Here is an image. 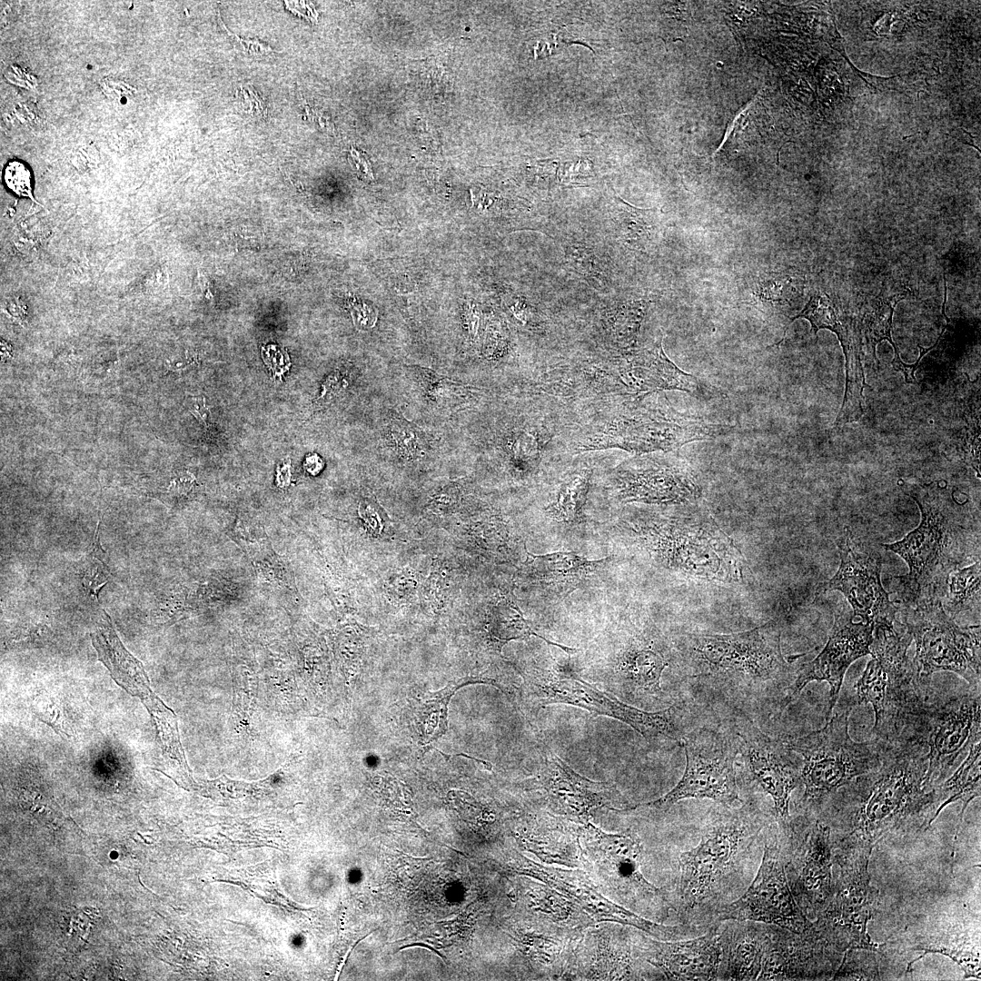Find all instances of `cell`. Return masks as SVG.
I'll return each instance as SVG.
<instances>
[{
	"instance_id": "cell-35",
	"label": "cell",
	"mask_w": 981,
	"mask_h": 981,
	"mask_svg": "<svg viewBox=\"0 0 981 981\" xmlns=\"http://www.w3.org/2000/svg\"><path fill=\"white\" fill-rule=\"evenodd\" d=\"M654 209H639L617 200L613 212L619 235L632 248H643L655 233Z\"/></svg>"
},
{
	"instance_id": "cell-42",
	"label": "cell",
	"mask_w": 981,
	"mask_h": 981,
	"mask_svg": "<svg viewBox=\"0 0 981 981\" xmlns=\"http://www.w3.org/2000/svg\"><path fill=\"white\" fill-rule=\"evenodd\" d=\"M48 631L49 629L45 623L25 624L11 632L9 638L5 641V647L25 648L34 642L41 641L48 635Z\"/></svg>"
},
{
	"instance_id": "cell-26",
	"label": "cell",
	"mask_w": 981,
	"mask_h": 981,
	"mask_svg": "<svg viewBox=\"0 0 981 981\" xmlns=\"http://www.w3.org/2000/svg\"><path fill=\"white\" fill-rule=\"evenodd\" d=\"M587 831L594 839L598 858L612 879L627 884L648 894H656L658 889L649 883L640 871L641 850L639 840L629 833L607 834L595 828L590 822Z\"/></svg>"
},
{
	"instance_id": "cell-43",
	"label": "cell",
	"mask_w": 981,
	"mask_h": 981,
	"mask_svg": "<svg viewBox=\"0 0 981 981\" xmlns=\"http://www.w3.org/2000/svg\"><path fill=\"white\" fill-rule=\"evenodd\" d=\"M236 98L244 114L259 118L267 115L265 102L253 85H241L236 91Z\"/></svg>"
},
{
	"instance_id": "cell-2",
	"label": "cell",
	"mask_w": 981,
	"mask_h": 981,
	"mask_svg": "<svg viewBox=\"0 0 981 981\" xmlns=\"http://www.w3.org/2000/svg\"><path fill=\"white\" fill-rule=\"evenodd\" d=\"M939 486L910 488L908 495L921 511L917 528L902 540L882 547L899 555L908 573L896 576L897 594L904 608L940 600L948 574L980 559V527L959 510Z\"/></svg>"
},
{
	"instance_id": "cell-29",
	"label": "cell",
	"mask_w": 981,
	"mask_h": 981,
	"mask_svg": "<svg viewBox=\"0 0 981 981\" xmlns=\"http://www.w3.org/2000/svg\"><path fill=\"white\" fill-rule=\"evenodd\" d=\"M980 740L974 743L967 755L956 770L933 790L935 818L938 817L942 809L947 805L956 801L962 802L959 822L956 827V835L963 822V816L967 805L974 798L980 797Z\"/></svg>"
},
{
	"instance_id": "cell-19",
	"label": "cell",
	"mask_w": 981,
	"mask_h": 981,
	"mask_svg": "<svg viewBox=\"0 0 981 981\" xmlns=\"http://www.w3.org/2000/svg\"><path fill=\"white\" fill-rule=\"evenodd\" d=\"M737 742L752 778L771 797L778 826L787 828L791 821L790 795L800 785L798 756L784 740L770 738L749 720L740 724Z\"/></svg>"
},
{
	"instance_id": "cell-46",
	"label": "cell",
	"mask_w": 981,
	"mask_h": 981,
	"mask_svg": "<svg viewBox=\"0 0 981 981\" xmlns=\"http://www.w3.org/2000/svg\"><path fill=\"white\" fill-rule=\"evenodd\" d=\"M189 410L200 423H202L205 428L208 427L209 409L206 405L204 397H193Z\"/></svg>"
},
{
	"instance_id": "cell-28",
	"label": "cell",
	"mask_w": 981,
	"mask_h": 981,
	"mask_svg": "<svg viewBox=\"0 0 981 981\" xmlns=\"http://www.w3.org/2000/svg\"><path fill=\"white\" fill-rule=\"evenodd\" d=\"M729 936L721 934L724 973L722 979L758 980L767 927L762 923L742 921Z\"/></svg>"
},
{
	"instance_id": "cell-6",
	"label": "cell",
	"mask_w": 981,
	"mask_h": 981,
	"mask_svg": "<svg viewBox=\"0 0 981 981\" xmlns=\"http://www.w3.org/2000/svg\"><path fill=\"white\" fill-rule=\"evenodd\" d=\"M696 676L763 687L790 685L792 671L780 648V629L769 621L750 630L689 639Z\"/></svg>"
},
{
	"instance_id": "cell-9",
	"label": "cell",
	"mask_w": 981,
	"mask_h": 981,
	"mask_svg": "<svg viewBox=\"0 0 981 981\" xmlns=\"http://www.w3.org/2000/svg\"><path fill=\"white\" fill-rule=\"evenodd\" d=\"M913 737L927 748L923 781L933 791L961 764L974 743L981 738L980 691L934 698L931 693L916 722Z\"/></svg>"
},
{
	"instance_id": "cell-1",
	"label": "cell",
	"mask_w": 981,
	"mask_h": 981,
	"mask_svg": "<svg viewBox=\"0 0 981 981\" xmlns=\"http://www.w3.org/2000/svg\"><path fill=\"white\" fill-rule=\"evenodd\" d=\"M927 763L920 739L885 741L881 764L840 788L818 814L834 847H874L889 836L927 830L936 820L934 792L923 788Z\"/></svg>"
},
{
	"instance_id": "cell-7",
	"label": "cell",
	"mask_w": 981,
	"mask_h": 981,
	"mask_svg": "<svg viewBox=\"0 0 981 981\" xmlns=\"http://www.w3.org/2000/svg\"><path fill=\"white\" fill-rule=\"evenodd\" d=\"M873 848H833V864L837 870L832 897L812 927L818 938L840 953L852 948L881 949L867 932L878 898L868 871Z\"/></svg>"
},
{
	"instance_id": "cell-17",
	"label": "cell",
	"mask_w": 981,
	"mask_h": 981,
	"mask_svg": "<svg viewBox=\"0 0 981 981\" xmlns=\"http://www.w3.org/2000/svg\"><path fill=\"white\" fill-rule=\"evenodd\" d=\"M719 920L752 921L806 934L812 921L798 907L789 887L778 837L766 842L755 879L737 900L720 909Z\"/></svg>"
},
{
	"instance_id": "cell-12",
	"label": "cell",
	"mask_w": 981,
	"mask_h": 981,
	"mask_svg": "<svg viewBox=\"0 0 981 981\" xmlns=\"http://www.w3.org/2000/svg\"><path fill=\"white\" fill-rule=\"evenodd\" d=\"M749 808L715 819L693 848L679 856V889L689 908L699 906L714 892L717 882L731 867L763 827Z\"/></svg>"
},
{
	"instance_id": "cell-21",
	"label": "cell",
	"mask_w": 981,
	"mask_h": 981,
	"mask_svg": "<svg viewBox=\"0 0 981 981\" xmlns=\"http://www.w3.org/2000/svg\"><path fill=\"white\" fill-rule=\"evenodd\" d=\"M519 867L513 868L520 875L531 876L566 895L596 920L614 921L635 926L658 937L669 938L676 936L677 928L665 926L647 920L621 906L608 900L582 876V873L545 867L524 857Z\"/></svg>"
},
{
	"instance_id": "cell-44",
	"label": "cell",
	"mask_w": 981,
	"mask_h": 981,
	"mask_svg": "<svg viewBox=\"0 0 981 981\" xmlns=\"http://www.w3.org/2000/svg\"><path fill=\"white\" fill-rule=\"evenodd\" d=\"M567 258L573 268L582 274L595 275L600 268L596 267L595 258L584 248L575 245L567 248Z\"/></svg>"
},
{
	"instance_id": "cell-39",
	"label": "cell",
	"mask_w": 981,
	"mask_h": 981,
	"mask_svg": "<svg viewBox=\"0 0 981 981\" xmlns=\"http://www.w3.org/2000/svg\"><path fill=\"white\" fill-rule=\"evenodd\" d=\"M876 951L847 949L831 980H881Z\"/></svg>"
},
{
	"instance_id": "cell-49",
	"label": "cell",
	"mask_w": 981,
	"mask_h": 981,
	"mask_svg": "<svg viewBox=\"0 0 981 981\" xmlns=\"http://www.w3.org/2000/svg\"><path fill=\"white\" fill-rule=\"evenodd\" d=\"M423 946V947L429 948L430 950H431L432 952L436 953V954H437V955H438L439 956H441V958H443V959L445 960V957H444V956H441V954L440 952H438V951H437V950H436L435 948H433V947H431V946H429V945H427V944H424V943H413V944H410V945H408V946H401V947H400V948H399V950L404 949V948H406V947H411V946Z\"/></svg>"
},
{
	"instance_id": "cell-11",
	"label": "cell",
	"mask_w": 981,
	"mask_h": 981,
	"mask_svg": "<svg viewBox=\"0 0 981 981\" xmlns=\"http://www.w3.org/2000/svg\"><path fill=\"white\" fill-rule=\"evenodd\" d=\"M728 428L671 408L632 411L579 442L578 450L619 448L637 454L669 451L691 441L711 440Z\"/></svg>"
},
{
	"instance_id": "cell-13",
	"label": "cell",
	"mask_w": 981,
	"mask_h": 981,
	"mask_svg": "<svg viewBox=\"0 0 981 981\" xmlns=\"http://www.w3.org/2000/svg\"><path fill=\"white\" fill-rule=\"evenodd\" d=\"M679 743L686 756L680 780L663 797L633 808L667 810L687 798H709L726 806L739 801L734 768L738 749L731 738L718 730L702 728L684 736Z\"/></svg>"
},
{
	"instance_id": "cell-8",
	"label": "cell",
	"mask_w": 981,
	"mask_h": 981,
	"mask_svg": "<svg viewBox=\"0 0 981 981\" xmlns=\"http://www.w3.org/2000/svg\"><path fill=\"white\" fill-rule=\"evenodd\" d=\"M900 619L916 644L912 659L918 679L930 686L937 671H952L963 678L970 690L980 691V625L961 627L934 599L913 608L902 607Z\"/></svg>"
},
{
	"instance_id": "cell-48",
	"label": "cell",
	"mask_w": 981,
	"mask_h": 981,
	"mask_svg": "<svg viewBox=\"0 0 981 981\" xmlns=\"http://www.w3.org/2000/svg\"><path fill=\"white\" fill-rule=\"evenodd\" d=\"M304 466L310 473L315 475L322 469L323 463L320 456L313 453L307 456Z\"/></svg>"
},
{
	"instance_id": "cell-41",
	"label": "cell",
	"mask_w": 981,
	"mask_h": 981,
	"mask_svg": "<svg viewBox=\"0 0 981 981\" xmlns=\"http://www.w3.org/2000/svg\"><path fill=\"white\" fill-rule=\"evenodd\" d=\"M5 181L14 193L35 201L32 194L31 174L25 164L20 162L9 163L5 168Z\"/></svg>"
},
{
	"instance_id": "cell-38",
	"label": "cell",
	"mask_w": 981,
	"mask_h": 981,
	"mask_svg": "<svg viewBox=\"0 0 981 981\" xmlns=\"http://www.w3.org/2000/svg\"><path fill=\"white\" fill-rule=\"evenodd\" d=\"M79 572L85 592L96 598L111 578V571L105 561V553L100 544L98 528L92 545L89 546L81 561Z\"/></svg>"
},
{
	"instance_id": "cell-18",
	"label": "cell",
	"mask_w": 981,
	"mask_h": 981,
	"mask_svg": "<svg viewBox=\"0 0 981 981\" xmlns=\"http://www.w3.org/2000/svg\"><path fill=\"white\" fill-rule=\"evenodd\" d=\"M874 625L864 622L853 612L843 609L835 614L829 638L824 649L811 661L797 671L788 688L779 714L812 681H826L829 685V702L827 718L831 717L848 667L857 659L870 654Z\"/></svg>"
},
{
	"instance_id": "cell-37",
	"label": "cell",
	"mask_w": 981,
	"mask_h": 981,
	"mask_svg": "<svg viewBox=\"0 0 981 981\" xmlns=\"http://www.w3.org/2000/svg\"><path fill=\"white\" fill-rule=\"evenodd\" d=\"M427 398L437 407L451 409L466 401L471 387L452 382L433 371L422 367H411Z\"/></svg>"
},
{
	"instance_id": "cell-15",
	"label": "cell",
	"mask_w": 981,
	"mask_h": 981,
	"mask_svg": "<svg viewBox=\"0 0 981 981\" xmlns=\"http://www.w3.org/2000/svg\"><path fill=\"white\" fill-rule=\"evenodd\" d=\"M788 837L782 847L791 892L803 913L816 918L828 905L833 890V840L829 826L812 814L791 819L781 829Z\"/></svg>"
},
{
	"instance_id": "cell-4",
	"label": "cell",
	"mask_w": 981,
	"mask_h": 981,
	"mask_svg": "<svg viewBox=\"0 0 981 981\" xmlns=\"http://www.w3.org/2000/svg\"><path fill=\"white\" fill-rule=\"evenodd\" d=\"M852 706L831 716L820 729L798 738L784 739L799 759L800 803L805 812L818 815L840 788L881 764L885 740L873 738L854 741L848 732Z\"/></svg>"
},
{
	"instance_id": "cell-20",
	"label": "cell",
	"mask_w": 981,
	"mask_h": 981,
	"mask_svg": "<svg viewBox=\"0 0 981 981\" xmlns=\"http://www.w3.org/2000/svg\"><path fill=\"white\" fill-rule=\"evenodd\" d=\"M614 481L618 498L623 502L673 504L699 495L689 467L672 458H633L616 469Z\"/></svg>"
},
{
	"instance_id": "cell-33",
	"label": "cell",
	"mask_w": 981,
	"mask_h": 981,
	"mask_svg": "<svg viewBox=\"0 0 981 981\" xmlns=\"http://www.w3.org/2000/svg\"><path fill=\"white\" fill-rule=\"evenodd\" d=\"M490 631L491 638L500 647L510 639L535 636L541 639L549 645L561 649L569 655L577 652L576 649L550 641L538 634L532 629L530 623L525 619L516 602L510 599H505L500 601L493 609L490 623Z\"/></svg>"
},
{
	"instance_id": "cell-22",
	"label": "cell",
	"mask_w": 981,
	"mask_h": 981,
	"mask_svg": "<svg viewBox=\"0 0 981 981\" xmlns=\"http://www.w3.org/2000/svg\"><path fill=\"white\" fill-rule=\"evenodd\" d=\"M648 960L671 980H716L723 959L717 928L689 940L653 942Z\"/></svg>"
},
{
	"instance_id": "cell-47",
	"label": "cell",
	"mask_w": 981,
	"mask_h": 981,
	"mask_svg": "<svg viewBox=\"0 0 981 981\" xmlns=\"http://www.w3.org/2000/svg\"><path fill=\"white\" fill-rule=\"evenodd\" d=\"M897 18H898V16L895 15L894 14L886 15L879 21H877V23L875 25V31H877V33L879 34V35L888 34L889 31H890V28H891V25L895 23V20L897 19Z\"/></svg>"
},
{
	"instance_id": "cell-10",
	"label": "cell",
	"mask_w": 981,
	"mask_h": 981,
	"mask_svg": "<svg viewBox=\"0 0 981 981\" xmlns=\"http://www.w3.org/2000/svg\"><path fill=\"white\" fill-rule=\"evenodd\" d=\"M530 703L535 707L548 704L566 703L619 719L646 739L663 737L680 742L683 708L679 704L666 709L648 712L629 706L606 695L587 684L575 675L560 669L556 673L539 674L537 671L527 678Z\"/></svg>"
},
{
	"instance_id": "cell-40",
	"label": "cell",
	"mask_w": 981,
	"mask_h": 981,
	"mask_svg": "<svg viewBox=\"0 0 981 981\" xmlns=\"http://www.w3.org/2000/svg\"><path fill=\"white\" fill-rule=\"evenodd\" d=\"M351 375L347 371L336 369L326 377L320 395L315 400L314 409L320 410L333 402L349 387Z\"/></svg>"
},
{
	"instance_id": "cell-23",
	"label": "cell",
	"mask_w": 981,
	"mask_h": 981,
	"mask_svg": "<svg viewBox=\"0 0 981 981\" xmlns=\"http://www.w3.org/2000/svg\"><path fill=\"white\" fill-rule=\"evenodd\" d=\"M905 951L922 952L911 966L926 954H941L951 958L964 971V977H981L980 929L963 921L943 919L930 924L918 934H908Z\"/></svg>"
},
{
	"instance_id": "cell-5",
	"label": "cell",
	"mask_w": 981,
	"mask_h": 981,
	"mask_svg": "<svg viewBox=\"0 0 981 981\" xmlns=\"http://www.w3.org/2000/svg\"><path fill=\"white\" fill-rule=\"evenodd\" d=\"M635 531L654 558L670 569L722 581L741 578L742 557L712 520H651Z\"/></svg>"
},
{
	"instance_id": "cell-31",
	"label": "cell",
	"mask_w": 981,
	"mask_h": 981,
	"mask_svg": "<svg viewBox=\"0 0 981 981\" xmlns=\"http://www.w3.org/2000/svg\"><path fill=\"white\" fill-rule=\"evenodd\" d=\"M668 662L649 646L634 645L621 656L619 669L636 688L649 692H661L660 679Z\"/></svg>"
},
{
	"instance_id": "cell-30",
	"label": "cell",
	"mask_w": 981,
	"mask_h": 981,
	"mask_svg": "<svg viewBox=\"0 0 981 981\" xmlns=\"http://www.w3.org/2000/svg\"><path fill=\"white\" fill-rule=\"evenodd\" d=\"M980 560L948 574L940 600L952 619L964 611L980 610Z\"/></svg>"
},
{
	"instance_id": "cell-32",
	"label": "cell",
	"mask_w": 981,
	"mask_h": 981,
	"mask_svg": "<svg viewBox=\"0 0 981 981\" xmlns=\"http://www.w3.org/2000/svg\"><path fill=\"white\" fill-rule=\"evenodd\" d=\"M590 476V469H582L570 475L560 484L553 500L546 507V513L561 523L582 522Z\"/></svg>"
},
{
	"instance_id": "cell-27",
	"label": "cell",
	"mask_w": 981,
	"mask_h": 981,
	"mask_svg": "<svg viewBox=\"0 0 981 981\" xmlns=\"http://www.w3.org/2000/svg\"><path fill=\"white\" fill-rule=\"evenodd\" d=\"M628 376L638 392L678 390L694 396L703 392V386L696 377L680 370L667 357L660 341L631 361Z\"/></svg>"
},
{
	"instance_id": "cell-45",
	"label": "cell",
	"mask_w": 981,
	"mask_h": 981,
	"mask_svg": "<svg viewBox=\"0 0 981 981\" xmlns=\"http://www.w3.org/2000/svg\"><path fill=\"white\" fill-rule=\"evenodd\" d=\"M218 16H219V22L222 25V27L228 33V35L230 36L233 37L234 39H236V41H238L240 43V45L243 46L244 51L250 52V53L261 54H266L268 53L273 52V50L271 48L270 45H266L265 43H263L262 41H260L257 38H255V39H243V38H241L240 36H238L236 35H233V33L229 32V30L226 28L225 25L222 22L220 14L218 15Z\"/></svg>"
},
{
	"instance_id": "cell-16",
	"label": "cell",
	"mask_w": 981,
	"mask_h": 981,
	"mask_svg": "<svg viewBox=\"0 0 981 981\" xmlns=\"http://www.w3.org/2000/svg\"><path fill=\"white\" fill-rule=\"evenodd\" d=\"M840 564L835 575L818 588V593L837 590L855 617L875 627L889 625L899 609L889 600L881 583L882 555L868 540L846 530L838 543Z\"/></svg>"
},
{
	"instance_id": "cell-25",
	"label": "cell",
	"mask_w": 981,
	"mask_h": 981,
	"mask_svg": "<svg viewBox=\"0 0 981 981\" xmlns=\"http://www.w3.org/2000/svg\"><path fill=\"white\" fill-rule=\"evenodd\" d=\"M609 558L589 560L571 551L535 555L527 551L523 573L530 585L558 599L580 588Z\"/></svg>"
},
{
	"instance_id": "cell-14",
	"label": "cell",
	"mask_w": 981,
	"mask_h": 981,
	"mask_svg": "<svg viewBox=\"0 0 981 981\" xmlns=\"http://www.w3.org/2000/svg\"><path fill=\"white\" fill-rule=\"evenodd\" d=\"M91 639L98 659L107 668L112 679L129 694L139 698L148 710L164 759L182 778L189 780L190 770L176 715L154 693L143 664L124 646L111 618L104 610L91 632Z\"/></svg>"
},
{
	"instance_id": "cell-3",
	"label": "cell",
	"mask_w": 981,
	"mask_h": 981,
	"mask_svg": "<svg viewBox=\"0 0 981 981\" xmlns=\"http://www.w3.org/2000/svg\"><path fill=\"white\" fill-rule=\"evenodd\" d=\"M913 641L898 617L874 628L869 646L872 659L855 689L857 703H869L875 713L874 738L896 741L911 737L920 712L931 695L930 686L917 678L907 655Z\"/></svg>"
},
{
	"instance_id": "cell-24",
	"label": "cell",
	"mask_w": 981,
	"mask_h": 981,
	"mask_svg": "<svg viewBox=\"0 0 981 981\" xmlns=\"http://www.w3.org/2000/svg\"><path fill=\"white\" fill-rule=\"evenodd\" d=\"M545 788L558 810L586 824L590 811L609 804L616 790L605 782L590 780L554 754L546 758Z\"/></svg>"
},
{
	"instance_id": "cell-34",
	"label": "cell",
	"mask_w": 981,
	"mask_h": 981,
	"mask_svg": "<svg viewBox=\"0 0 981 981\" xmlns=\"http://www.w3.org/2000/svg\"><path fill=\"white\" fill-rule=\"evenodd\" d=\"M801 317L810 322L815 334L819 329H828L837 333L845 354L846 366L860 360L858 355H854L855 350L852 348L847 329L838 320L836 310L826 294L812 295L802 312L791 321Z\"/></svg>"
},
{
	"instance_id": "cell-36",
	"label": "cell",
	"mask_w": 981,
	"mask_h": 981,
	"mask_svg": "<svg viewBox=\"0 0 981 981\" xmlns=\"http://www.w3.org/2000/svg\"><path fill=\"white\" fill-rule=\"evenodd\" d=\"M388 439L398 456L407 461L421 460L430 451L424 432L394 411L389 416Z\"/></svg>"
}]
</instances>
